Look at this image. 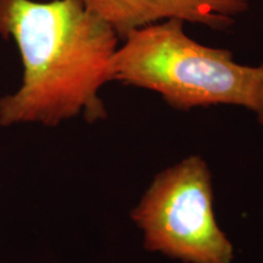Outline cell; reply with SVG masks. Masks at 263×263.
<instances>
[{
  "label": "cell",
  "instance_id": "1",
  "mask_svg": "<svg viewBox=\"0 0 263 263\" xmlns=\"http://www.w3.org/2000/svg\"><path fill=\"white\" fill-rule=\"evenodd\" d=\"M0 37L24 67L18 89L0 98L2 126L107 117L100 90L114 82L121 38L78 0H0Z\"/></svg>",
  "mask_w": 263,
  "mask_h": 263
},
{
  "label": "cell",
  "instance_id": "2",
  "mask_svg": "<svg viewBox=\"0 0 263 263\" xmlns=\"http://www.w3.org/2000/svg\"><path fill=\"white\" fill-rule=\"evenodd\" d=\"M167 18L130 32L114 59V82L157 93L174 110L244 107L263 127V61L241 65L228 49L194 41Z\"/></svg>",
  "mask_w": 263,
  "mask_h": 263
},
{
  "label": "cell",
  "instance_id": "3",
  "mask_svg": "<svg viewBox=\"0 0 263 263\" xmlns=\"http://www.w3.org/2000/svg\"><path fill=\"white\" fill-rule=\"evenodd\" d=\"M144 246L185 263H232L234 248L213 210V184L202 157L161 171L130 212Z\"/></svg>",
  "mask_w": 263,
  "mask_h": 263
},
{
  "label": "cell",
  "instance_id": "4",
  "mask_svg": "<svg viewBox=\"0 0 263 263\" xmlns=\"http://www.w3.org/2000/svg\"><path fill=\"white\" fill-rule=\"evenodd\" d=\"M112 27L121 42L144 26L167 18L226 31L250 8L249 0H78Z\"/></svg>",
  "mask_w": 263,
  "mask_h": 263
}]
</instances>
